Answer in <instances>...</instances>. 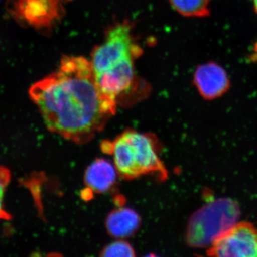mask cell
<instances>
[{"label":"cell","mask_w":257,"mask_h":257,"mask_svg":"<svg viewBox=\"0 0 257 257\" xmlns=\"http://www.w3.org/2000/svg\"><path fill=\"white\" fill-rule=\"evenodd\" d=\"M178 13L187 17H207L209 15V0H170Z\"/></svg>","instance_id":"30bf717a"},{"label":"cell","mask_w":257,"mask_h":257,"mask_svg":"<svg viewBox=\"0 0 257 257\" xmlns=\"http://www.w3.org/2000/svg\"><path fill=\"white\" fill-rule=\"evenodd\" d=\"M101 256L131 257L135 256V252L130 243L123 240H117L107 245L101 251Z\"/></svg>","instance_id":"8fae6325"},{"label":"cell","mask_w":257,"mask_h":257,"mask_svg":"<svg viewBox=\"0 0 257 257\" xmlns=\"http://www.w3.org/2000/svg\"><path fill=\"white\" fill-rule=\"evenodd\" d=\"M30 94L47 128L74 143L92 140L116 113L117 102L101 92L92 63L82 57H63Z\"/></svg>","instance_id":"6da1fadb"},{"label":"cell","mask_w":257,"mask_h":257,"mask_svg":"<svg viewBox=\"0 0 257 257\" xmlns=\"http://www.w3.org/2000/svg\"><path fill=\"white\" fill-rule=\"evenodd\" d=\"M194 82L201 95L206 99L222 96L230 87L226 71L214 62L199 66L194 72Z\"/></svg>","instance_id":"52a82bcc"},{"label":"cell","mask_w":257,"mask_h":257,"mask_svg":"<svg viewBox=\"0 0 257 257\" xmlns=\"http://www.w3.org/2000/svg\"><path fill=\"white\" fill-rule=\"evenodd\" d=\"M239 206L227 198L211 201L189 219L187 241L195 248L210 247L226 231L237 223Z\"/></svg>","instance_id":"3957f363"},{"label":"cell","mask_w":257,"mask_h":257,"mask_svg":"<svg viewBox=\"0 0 257 257\" xmlns=\"http://www.w3.org/2000/svg\"><path fill=\"white\" fill-rule=\"evenodd\" d=\"M140 53L141 50L132 38L130 27L127 24H119L109 30L105 42L94 50L91 63L94 74H97L125 57H137Z\"/></svg>","instance_id":"277c9868"},{"label":"cell","mask_w":257,"mask_h":257,"mask_svg":"<svg viewBox=\"0 0 257 257\" xmlns=\"http://www.w3.org/2000/svg\"><path fill=\"white\" fill-rule=\"evenodd\" d=\"M141 219L136 211L121 207L111 211L106 220V228L111 236L118 239L130 237L137 232Z\"/></svg>","instance_id":"9c48e42d"},{"label":"cell","mask_w":257,"mask_h":257,"mask_svg":"<svg viewBox=\"0 0 257 257\" xmlns=\"http://www.w3.org/2000/svg\"><path fill=\"white\" fill-rule=\"evenodd\" d=\"M10 182V173L4 167H0V219L6 216L4 200Z\"/></svg>","instance_id":"7c38bea8"},{"label":"cell","mask_w":257,"mask_h":257,"mask_svg":"<svg viewBox=\"0 0 257 257\" xmlns=\"http://www.w3.org/2000/svg\"><path fill=\"white\" fill-rule=\"evenodd\" d=\"M207 251L212 256L257 257V229L248 223L237 222Z\"/></svg>","instance_id":"5b68a950"},{"label":"cell","mask_w":257,"mask_h":257,"mask_svg":"<svg viewBox=\"0 0 257 257\" xmlns=\"http://www.w3.org/2000/svg\"><path fill=\"white\" fill-rule=\"evenodd\" d=\"M101 148L112 155L115 168L122 178L133 179L145 175L157 176L160 180L167 178L156 140L149 134L126 130L114 141L103 143Z\"/></svg>","instance_id":"7a4b0ae2"},{"label":"cell","mask_w":257,"mask_h":257,"mask_svg":"<svg viewBox=\"0 0 257 257\" xmlns=\"http://www.w3.org/2000/svg\"><path fill=\"white\" fill-rule=\"evenodd\" d=\"M115 167L104 159H98L86 170L84 181L91 192L104 193L114 185L117 175Z\"/></svg>","instance_id":"ba28073f"},{"label":"cell","mask_w":257,"mask_h":257,"mask_svg":"<svg viewBox=\"0 0 257 257\" xmlns=\"http://www.w3.org/2000/svg\"><path fill=\"white\" fill-rule=\"evenodd\" d=\"M135 57L128 56L100 73L95 74L96 82L101 92L117 102L118 97L133 84Z\"/></svg>","instance_id":"8992f818"},{"label":"cell","mask_w":257,"mask_h":257,"mask_svg":"<svg viewBox=\"0 0 257 257\" xmlns=\"http://www.w3.org/2000/svg\"><path fill=\"white\" fill-rule=\"evenodd\" d=\"M253 5H254V8L256 10V12L257 13V0H253Z\"/></svg>","instance_id":"4fadbf2b"}]
</instances>
